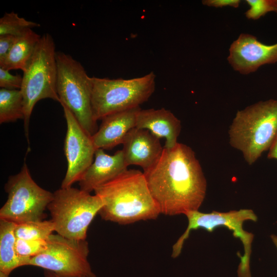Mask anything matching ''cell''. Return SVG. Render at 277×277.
<instances>
[{
    "instance_id": "ac0fdd59",
    "label": "cell",
    "mask_w": 277,
    "mask_h": 277,
    "mask_svg": "<svg viewBox=\"0 0 277 277\" xmlns=\"http://www.w3.org/2000/svg\"><path fill=\"white\" fill-rule=\"evenodd\" d=\"M41 36L32 29L18 36L0 68L7 70H26Z\"/></svg>"
},
{
    "instance_id": "7a4b0ae2",
    "label": "cell",
    "mask_w": 277,
    "mask_h": 277,
    "mask_svg": "<svg viewBox=\"0 0 277 277\" xmlns=\"http://www.w3.org/2000/svg\"><path fill=\"white\" fill-rule=\"evenodd\" d=\"M103 203L102 219L121 225L154 220L161 213L143 172L127 170L94 190Z\"/></svg>"
},
{
    "instance_id": "7402d4cb",
    "label": "cell",
    "mask_w": 277,
    "mask_h": 277,
    "mask_svg": "<svg viewBox=\"0 0 277 277\" xmlns=\"http://www.w3.org/2000/svg\"><path fill=\"white\" fill-rule=\"evenodd\" d=\"M249 8L245 12L249 19L256 20L270 12L277 13V0H246Z\"/></svg>"
},
{
    "instance_id": "603a6c76",
    "label": "cell",
    "mask_w": 277,
    "mask_h": 277,
    "mask_svg": "<svg viewBox=\"0 0 277 277\" xmlns=\"http://www.w3.org/2000/svg\"><path fill=\"white\" fill-rule=\"evenodd\" d=\"M47 247V241L25 240L16 238L17 253L22 257L32 258L43 252Z\"/></svg>"
},
{
    "instance_id": "52a82bcc",
    "label": "cell",
    "mask_w": 277,
    "mask_h": 277,
    "mask_svg": "<svg viewBox=\"0 0 277 277\" xmlns=\"http://www.w3.org/2000/svg\"><path fill=\"white\" fill-rule=\"evenodd\" d=\"M56 90L61 105L66 106L90 136L97 131L91 107L92 79L84 68L71 55L56 53Z\"/></svg>"
},
{
    "instance_id": "44dd1931",
    "label": "cell",
    "mask_w": 277,
    "mask_h": 277,
    "mask_svg": "<svg viewBox=\"0 0 277 277\" xmlns=\"http://www.w3.org/2000/svg\"><path fill=\"white\" fill-rule=\"evenodd\" d=\"M39 26V24L19 17L13 11L6 12L0 18V35L10 34L20 36L29 30Z\"/></svg>"
},
{
    "instance_id": "f546056e",
    "label": "cell",
    "mask_w": 277,
    "mask_h": 277,
    "mask_svg": "<svg viewBox=\"0 0 277 277\" xmlns=\"http://www.w3.org/2000/svg\"><path fill=\"white\" fill-rule=\"evenodd\" d=\"M0 277H9V275L0 272Z\"/></svg>"
},
{
    "instance_id": "ffe728a7",
    "label": "cell",
    "mask_w": 277,
    "mask_h": 277,
    "mask_svg": "<svg viewBox=\"0 0 277 277\" xmlns=\"http://www.w3.org/2000/svg\"><path fill=\"white\" fill-rule=\"evenodd\" d=\"M55 231L51 220H41L16 224L15 234L17 239L25 240H45Z\"/></svg>"
},
{
    "instance_id": "8fae6325",
    "label": "cell",
    "mask_w": 277,
    "mask_h": 277,
    "mask_svg": "<svg viewBox=\"0 0 277 277\" xmlns=\"http://www.w3.org/2000/svg\"><path fill=\"white\" fill-rule=\"evenodd\" d=\"M61 105L67 123L64 149L67 169L61 187L68 188L78 182L92 163L96 149L92 136L82 127L71 111Z\"/></svg>"
},
{
    "instance_id": "3957f363",
    "label": "cell",
    "mask_w": 277,
    "mask_h": 277,
    "mask_svg": "<svg viewBox=\"0 0 277 277\" xmlns=\"http://www.w3.org/2000/svg\"><path fill=\"white\" fill-rule=\"evenodd\" d=\"M229 142L251 165L277 136V100L260 101L239 110L228 130Z\"/></svg>"
},
{
    "instance_id": "6da1fadb",
    "label": "cell",
    "mask_w": 277,
    "mask_h": 277,
    "mask_svg": "<svg viewBox=\"0 0 277 277\" xmlns=\"http://www.w3.org/2000/svg\"><path fill=\"white\" fill-rule=\"evenodd\" d=\"M143 173L161 213L185 214L198 210L204 200L206 180L194 152L185 144L164 148L157 161Z\"/></svg>"
},
{
    "instance_id": "d6986e66",
    "label": "cell",
    "mask_w": 277,
    "mask_h": 277,
    "mask_svg": "<svg viewBox=\"0 0 277 277\" xmlns=\"http://www.w3.org/2000/svg\"><path fill=\"white\" fill-rule=\"evenodd\" d=\"M24 118V99L21 90L0 89V123Z\"/></svg>"
},
{
    "instance_id": "9a60e30c",
    "label": "cell",
    "mask_w": 277,
    "mask_h": 277,
    "mask_svg": "<svg viewBox=\"0 0 277 277\" xmlns=\"http://www.w3.org/2000/svg\"><path fill=\"white\" fill-rule=\"evenodd\" d=\"M141 108H133L108 115L92 136L96 149H110L123 144L129 132L135 128L136 116Z\"/></svg>"
},
{
    "instance_id": "484cf974",
    "label": "cell",
    "mask_w": 277,
    "mask_h": 277,
    "mask_svg": "<svg viewBox=\"0 0 277 277\" xmlns=\"http://www.w3.org/2000/svg\"><path fill=\"white\" fill-rule=\"evenodd\" d=\"M240 0H203V5L210 7L222 8L224 7H231L237 8L239 7Z\"/></svg>"
},
{
    "instance_id": "cb8c5ba5",
    "label": "cell",
    "mask_w": 277,
    "mask_h": 277,
    "mask_svg": "<svg viewBox=\"0 0 277 277\" xmlns=\"http://www.w3.org/2000/svg\"><path fill=\"white\" fill-rule=\"evenodd\" d=\"M9 71V70L0 68L1 88L20 90L23 82V76L19 74H12Z\"/></svg>"
},
{
    "instance_id": "e0dca14e",
    "label": "cell",
    "mask_w": 277,
    "mask_h": 277,
    "mask_svg": "<svg viewBox=\"0 0 277 277\" xmlns=\"http://www.w3.org/2000/svg\"><path fill=\"white\" fill-rule=\"evenodd\" d=\"M15 226L13 222L0 219V272L8 275L18 267L28 266L30 259L16 252Z\"/></svg>"
},
{
    "instance_id": "d4e9b609",
    "label": "cell",
    "mask_w": 277,
    "mask_h": 277,
    "mask_svg": "<svg viewBox=\"0 0 277 277\" xmlns=\"http://www.w3.org/2000/svg\"><path fill=\"white\" fill-rule=\"evenodd\" d=\"M18 36L10 34L0 35V65L6 60Z\"/></svg>"
},
{
    "instance_id": "8992f818",
    "label": "cell",
    "mask_w": 277,
    "mask_h": 277,
    "mask_svg": "<svg viewBox=\"0 0 277 277\" xmlns=\"http://www.w3.org/2000/svg\"><path fill=\"white\" fill-rule=\"evenodd\" d=\"M103 206L98 195L71 186L56 190L47 209L57 234L85 240L90 223Z\"/></svg>"
},
{
    "instance_id": "9c48e42d",
    "label": "cell",
    "mask_w": 277,
    "mask_h": 277,
    "mask_svg": "<svg viewBox=\"0 0 277 277\" xmlns=\"http://www.w3.org/2000/svg\"><path fill=\"white\" fill-rule=\"evenodd\" d=\"M185 215L188 220V226L172 246V258H175L181 254L185 241L191 230L203 228L212 232L216 227L224 226L232 231L233 236L239 239L244 246V253L240 257L238 269V276L251 277L250 261L254 234L244 230L243 225L246 221H257L258 217L252 210L242 209L226 212L213 211L210 213L202 212L198 210L188 211Z\"/></svg>"
},
{
    "instance_id": "5b68a950",
    "label": "cell",
    "mask_w": 277,
    "mask_h": 277,
    "mask_svg": "<svg viewBox=\"0 0 277 277\" xmlns=\"http://www.w3.org/2000/svg\"><path fill=\"white\" fill-rule=\"evenodd\" d=\"M155 77L153 72L128 80L92 77L94 120L96 122L111 114L139 107L154 92Z\"/></svg>"
},
{
    "instance_id": "277c9868",
    "label": "cell",
    "mask_w": 277,
    "mask_h": 277,
    "mask_svg": "<svg viewBox=\"0 0 277 277\" xmlns=\"http://www.w3.org/2000/svg\"><path fill=\"white\" fill-rule=\"evenodd\" d=\"M55 46L52 36H41L26 70L21 91L24 99V127L29 143V126L34 107L38 101L50 98L60 102L56 90L57 64Z\"/></svg>"
},
{
    "instance_id": "ba28073f",
    "label": "cell",
    "mask_w": 277,
    "mask_h": 277,
    "mask_svg": "<svg viewBox=\"0 0 277 277\" xmlns=\"http://www.w3.org/2000/svg\"><path fill=\"white\" fill-rule=\"evenodd\" d=\"M5 189L8 199L0 209V219L15 224L43 220L53 197L33 180L25 162L19 172L9 176Z\"/></svg>"
},
{
    "instance_id": "5bb4252c",
    "label": "cell",
    "mask_w": 277,
    "mask_h": 277,
    "mask_svg": "<svg viewBox=\"0 0 277 277\" xmlns=\"http://www.w3.org/2000/svg\"><path fill=\"white\" fill-rule=\"evenodd\" d=\"M94 155V161L78 181L80 189L89 193L127 170L128 167L122 150L110 155L97 149Z\"/></svg>"
},
{
    "instance_id": "4fadbf2b",
    "label": "cell",
    "mask_w": 277,
    "mask_h": 277,
    "mask_svg": "<svg viewBox=\"0 0 277 277\" xmlns=\"http://www.w3.org/2000/svg\"><path fill=\"white\" fill-rule=\"evenodd\" d=\"M123 144L126 165L140 166L144 172L155 164L164 149L160 138L147 130L136 128L129 132Z\"/></svg>"
},
{
    "instance_id": "f1b7e54d",
    "label": "cell",
    "mask_w": 277,
    "mask_h": 277,
    "mask_svg": "<svg viewBox=\"0 0 277 277\" xmlns=\"http://www.w3.org/2000/svg\"><path fill=\"white\" fill-rule=\"evenodd\" d=\"M271 239L272 240V242L275 246L277 248V235L274 234H272L270 236Z\"/></svg>"
},
{
    "instance_id": "30bf717a",
    "label": "cell",
    "mask_w": 277,
    "mask_h": 277,
    "mask_svg": "<svg viewBox=\"0 0 277 277\" xmlns=\"http://www.w3.org/2000/svg\"><path fill=\"white\" fill-rule=\"evenodd\" d=\"M89 253L86 240L70 239L52 234L47 240L46 249L31 258L28 266L66 276L96 277L88 260Z\"/></svg>"
},
{
    "instance_id": "2e32d148",
    "label": "cell",
    "mask_w": 277,
    "mask_h": 277,
    "mask_svg": "<svg viewBox=\"0 0 277 277\" xmlns=\"http://www.w3.org/2000/svg\"><path fill=\"white\" fill-rule=\"evenodd\" d=\"M135 128L147 130L159 138H164V148L170 149L178 143L181 123L173 113L165 108L141 109L136 116Z\"/></svg>"
},
{
    "instance_id": "83f0119b",
    "label": "cell",
    "mask_w": 277,
    "mask_h": 277,
    "mask_svg": "<svg viewBox=\"0 0 277 277\" xmlns=\"http://www.w3.org/2000/svg\"><path fill=\"white\" fill-rule=\"evenodd\" d=\"M44 277H85V276H66L59 275L50 271L45 270L44 271Z\"/></svg>"
},
{
    "instance_id": "4316f807",
    "label": "cell",
    "mask_w": 277,
    "mask_h": 277,
    "mask_svg": "<svg viewBox=\"0 0 277 277\" xmlns=\"http://www.w3.org/2000/svg\"><path fill=\"white\" fill-rule=\"evenodd\" d=\"M267 157L269 159L277 160V136L269 149Z\"/></svg>"
},
{
    "instance_id": "7c38bea8",
    "label": "cell",
    "mask_w": 277,
    "mask_h": 277,
    "mask_svg": "<svg viewBox=\"0 0 277 277\" xmlns=\"http://www.w3.org/2000/svg\"><path fill=\"white\" fill-rule=\"evenodd\" d=\"M227 61L241 74L254 72L263 65L277 62V43L265 44L252 34L242 33L230 45Z\"/></svg>"
}]
</instances>
